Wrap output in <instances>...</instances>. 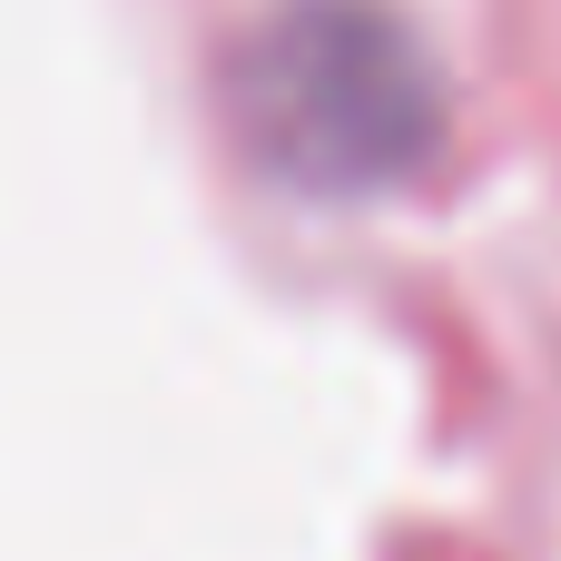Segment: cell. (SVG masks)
<instances>
[{
    "mask_svg": "<svg viewBox=\"0 0 561 561\" xmlns=\"http://www.w3.org/2000/svg\"><path fill=\"white\" fill-rule=\"evenodd\" d=\"M237 108L256 158L316 197L394 187L444 138L434 49L394 0H276L237 49Z\"/></svg>",
    "mask_w": 561,
    "mask_h": 561,
    "instance_id": "obj_1",
    "label": "cell"
}]
</instances>
